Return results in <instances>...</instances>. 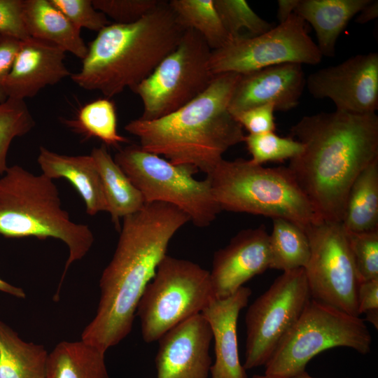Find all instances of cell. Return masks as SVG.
<instances>
[{
  "mask_svg": "<svg viewBox=\"0 0 378 378\" xmlns=\"http://www.w3.org/2000/svg\"><path fill=\"white\" fill-rule=\"evenodd\" d=\"M48 354L0 320V378H45Z\"/></svg>",
  "mask_w": 378,
  "mask_h": 378,
  "instance_id": "obj_25",
  "label": "cell"
},
{
  "mask_svg": "<svg viewBox=\"0 0 378 378\" xmlns=\"http://www.w3.org/2000/svg\"><path fill=\"white\" fill-rule=\"evenodd\" d=\"M0 234L15 238L52 237L67 246L69 256L55 295L57 298L69 267L88 253L94 240L87 225L73 222L62 208L52 179L18 165L8 167L0 178Z\"/></svg>",
  "mask_w": 378,
  "mask_h": 378,
  "instance_id": "obj_5",
  "label": "cell"
},
{
  "mask_svg": "<svg viewBox=\"0 0 378 378\" xmlns=\"http://www.w3.org/2000/svg\"><path fill=\"white\" fill-rule=\"evenodd\" d=\"M370 0H299L295 13L314 28L322 56L335 55L337 39Z\"/></svg>",
  "mask_w": 378,
  "mask_h": 378,
  "instance_id": "obj_22",
  "label": "cell"
},
{
  "mask_svg": "<svg viewBox=\"0 0 378 378\" xmlns=\"http://www.w3.org/2000/svg\"><path fill=\"white\" fill-rule=\"evenodd\" d=\"M239 77L236 73L216 75L186 105L155 120H131L125 130L139 138L144 150L206 174L225 151L244 141L243 127L229 111Z\"/></svg>",
  "mask_w": 378,
  "mask_h": 378,
  "instance_id": "obj_3",
  "label": "cell"
},
{
  "mask_svg": "<svg viewBox=\"0 0 378 378\" xmlns=\"http://www.w3.org/2000/svg\"><path fill=\"white\" fill-rule=\"evenodd\" d=\"M220 19L230 36H239L241 31L248 36L262 34L273 27L260 18L245 0H214Z\"/></svg>",
  "mask_w": 378,
  "mask_h": 378,
  "instance_id": "obj_31",
  "label": "cell"
},
{
  "mask_svg": "<svg viewBox=\"0 0 378 378\" xmlns=\"http://www.w3.org/2000/svg\"><path fill=\"white\" fill-rule=\"evenodd\" d=\"M304 269L284 272L257 298L245 316L244 368L265 365L311 300Z\"/></svg>",
  "mask_w": 378,
  "mask_h": 378,
  "instance_id": "obj_11",
  "label": "cell"
},
{
  "mask_svg": "<svg viewBox=\"0 0 378 378\" xmlns=\"http://www.w3.org/2000/svg\"><path fill=\"white\" fill-rule=\"evenodd\" d=\"M288 378H315L311 377L306 371H303L298 374L288 377Z\"/></svg>",
  "mask_w": 378,
  "mask_h": 378,
  "instance_id": "obj_43",
  "label": "cell"
},
{
  "mask_svg": "<svg viewBox=\"0 0 378 378\" xmlns=\"http://www.w3.org/2000/svg\"><path fill=\"white\" fill-rule=\"evenodd\" d=\"M244 142L251 155V161L261 165L268 162L290 160L303 150V145L298 141L278 136L274 132L248 134L245 136Z\"/></svg>",
  "mask_w": 378,
  "mask_h": 378,
  "instance_id": "obj_32",
  "label": "cell"
},
{
  "mask_svg": "<svg viewBox=\"0 0 378 378\" xmlns=\"http://www.w3.org/2000/svg\"><path fill=\"white\" fill-rule=\"evenodd\" d=\"M299 0H279L277 1V18L279 23L285 22L295 13Z\"/></svg>",
  "mask_w": 378,
  "mask_h": 378,
  "instance_id": "obj_41",
  "label": "cell"
},
{
  "mask_svg": "<svg viewBox=\"0 0 378 378\" xmlns=\"http://www.w3.org/2000/svg\"><path fill=\"white\" fill-rule=\"evenodd\" d=\"M345 232L360 283L378 279V230Z\"/></svg>",
  "mask_w": 378,
  "mask_h": 378,
  "instance_id": "obj_33",
  "label": "cell"
},
{
  "mask_svg": "<svg viewBox=\"0 0 378 378\" xmlns=\"http://www.w3.org/2000/svg\"><path fill=\"white\" fill-rule=\"evenodd\" d=\"M270 268L288 272L304 268L310 256V245L305 230L281 218H272L269 234Z\"/></svg>",
  "mask_w": 378,
  "mask_h": 378,
  "instance_id": "obj_27",
  "label": "cell"
},
{
  "mask_svg": "<svg viewBox=\"0 0 378 378\" xmlns=\"http://www.w3.org/2000/svg\"><path fill=\"white\" fill-rule=\"evenodd\" d=\"M37 162L47 177L52 180L64 178L73 184L84 200L89 215L108 212L101 177L91 155H66L41 146Z\"/></svg>",
  "mask_w": 378,
  "mask_h": 378,
  "instance_id": "obj_20",
  "label": "cell"
},
{
  "mask_svg": "<svg viewBox=\"0 0 378 378\" xmlns=\"http://www.w3.org/2000/svg\"><path fill=\"white\" fill-rule=\"evenodd\" d=\"M23 17L30 37L52 43L82 60L88 48L76 27L50 0H24Z\"/></svg>",
  "mask_w": 378,
  "mask_h": 378,
  "instance_id": "obj_21",
  "label": "cell"
},
{
  "mask_svg": "<svg viewBox=\"0 0 378 378\" xmlns=\"http://www.w3.org/2000/svg\"><path fill=\"white\" fill-rule=\"evenodd\" d=\"M305 87L316 99H330L336 110L375 113L378 108V53L358 54L320 69L306 78Z\"/></svg>",
  "mask_w": 378,
  "mask_h": 378,
  "instance_id": "obj_14",
  "label": "cell"
},
{
  "mask_svg": "<svg viewBox=\"0 0 378 378\" xmlns=\"http://www.w3.org/2000/svg\"><path fill=\"white\" fill-rule=\"evenodd\" d=\"M251 293L249 288L242 286L227 298H214L201 312L209 323L214 339L211 378H247L239 358L237 324Z\"/></svg>",
  "mask_w": 378,
  "mask_h": 378,
  "instance_id": "obj_19",
  "label": "cell"
},
{
  "mask_svg": "<svg viewBox=\"0 0 378 378\" xmlns=\"http://www.w3.org/2000/svg\"><path fill=\"white\" fill-rule=\"evenodd\" d=\"M371 345L363 319L311 299L265 364V375L288 378L305 371L308 362L325 350L344 346L365 355Z\"/></svg>",
  "mask_w": 378,
  "mask_h": 378,
  "instance_id": "obj_7",
  "label": "cell"
},
{
  "mask_svg": "<svg viewBox=\"0 0 378 378\" xmlns=\"http://www.w3.org/2000/svg\"><path fill=\"white\" fill-rule=\"evenodd\" d=\"M214 298L209 271L166 255L136 307L144 340L158 341L173 327L200 314Z\"/></svg>",
  "mask_w": 378,
  "mask_h": 378,
  "instance_id": "obj_9",
  "label": "cell"
},
{
  "mask_svg": "<svg viewBox=\"0 0 378 378\" xmlns=\"http://www.w3.org/2000/svg\"><path fill=\"white\" fill-rule=\"evenodd\" d=\"M0 291L9 294L18 298L24 299L26 293L24 290L18 286H13L0 278Z\"/></svg>",
  "mask_w": 378,
  "mask_h": 378,
  "instance_id": "obj_42",
  "label": "cell"
},
{
  "mask_svg": "<svg viewBox=\"0 0 378 378\" xmlns=\"http://www.w3.org/2000/svg\"><path fill=\"white\" fill-rule=\"evenodd\" d=\"M24 0H0V35L24 41L30 38L23 17Z\"/></svg>",
  "mask_w": 378,
  "mask_h": 378,
  "instance_id": "obj_36",
  "label": "cell"
},
{
  "mask_svg": "<svg viewBox=\"0 0 378 378\" xmlns=\"http://www.w3.org/2000/svg\"><path fill=\"white\" fill-rule=\"evenodd\" d=\"M355 22L359 24H365L378 16V1H371L356 15Z\"/></svg>",
  "mask_w": 378,
  "mask_h": 378,
  "instance_id": "obj_40",
  "label": "cell"
},
{
  "mask_svg": "<svg viewBox=\"0 0 378 378\" xmlns=\"http://www.w3.org/2000/svg\"><path fill=\"white\" fill-rule=\"evenodd\" d=\"M274 111V106L267 104L241 111L232 115L249 134H258L275 131Z\"/></svg>",
  "mask_w": 378,
  "mask_h": 378,
  "instance_id": "obj_37",
  "label": "cell"
},
{
  "mask_svg": "<svg viewBox=\"0 0 378 378\" xmlns=\"http://www.w3.org/2000/svg\"><path fill=\"white\" fill-rule=\"evenodd\" d=\"M34 125L24 100L8 97L0 103V175L8 167L6 158L12 141L27 134Z\"/></svg>",
  "mask_w": 378,
  "mask_h": 378,
  "instance_id": "obj_30",
  "label": "cell"
},
{
  "mask_svg": "<svg viewBox=\"0 0 378 378\" xmlns=\"http://www.w3.org/2000/svg\"><path fill=\"white\" fill-rule=\"evenodd\" d=\"M116 248L100 280L95 316L81 340L106 353L131 332L138 302L176 232L190 221L176 206L146 203L123 218Z\"/></svg>",
  "mask_w": 378,
  "mask_h": 378,
  "instance_id": "obj_1",
  "label": "cell"
},
{
  "mask_svg": "<svg viewBox=\"0 0 378 378\" xmlns=\"http://www.w3.org/2000/svg\"><path fill=\"white\" fill-rule=\"evenodd\" d=\"M211 327L200 313L173 327L158 340L157 378H208Z\"/></svg>",
  "mask_w": 378,
  "mask_h": 378,
  "instance_id": "obj_15",
  "label": "cell"
},
{
  "mask_svg": "<svg viewBox=\"0 0 378 378\" xmlns=\"http://www.w3.org/2000/svg\"><path fill=\"white\" fill-rule=\"evenodd\" d=\"M302 65L285 63L240 75L229 111L232 115L255 106L271 104L275 111L297 106L305 88Z\"/></svg>",
  "mask_w": 378,
  "mask_h": 378,
  "instance_id": "obj_17",
  "label": "cell"
},
{
  "mask_svg": "<svg viewBox=\"0 0 378 378\" xmlns=\"http://www.w3.org/2000/svg\"><path fill=\"white\" fill-rule=\"evenodd\" d=\"M206 178L220 210L281 218L304 229L322 220L287 167L223 158Z\"/></svg>",
  "mask_w": 378,
  "mask_h": 378,
  "instance_id": "obj_6",
  "label": "cell"
},
{
  "mask_svg": "<svg viewBox=\"0 0 378 378\" xmlns=\"http://www.w3.org/2000/svg\"><path fill=\"white\" fill-rule=\"evenodd\" d=\"M304 230L310 256L304 269L312 299L359 317L360 281L342 223L322 220Z\"/></svg>",
  "mask_w": 378,
  "mask_h": 378,
  "instance_id": "obj_13",
  "label": "cell"
},
{
  "mask_svg": "<svg viewBox=\"0 0 378 378\" xmlns=\"http://www.w3.org/2000/svg\"><path fill=\"white\" fill-rule=\"evenodd\" d=\"M322 57L307 31L305 22L293 13L262 34L241 35L211 50L209 69L214 76L225 73L242 75L285 63L316 65Z\"/></svg>",
  "mask_w": 378,
  "mask_h": 378,
  "instance_id": "obj_12",
  "label": "cell"
},
{
  "mask_svg": "<svg viewBox=\"0 0 378 378\" xmlns=\"http://www.w3.org/2000/svg\"><path fill=\"white\" fill-rule=\"evenodd\" d=\"M90 155L95 161L101 177L108 212L118 228L120 218L140 210L146 204L144 199L104 145L94 148Z\"/></svg>",
  "mask_w": 378,
  "mask_h": 378,
  "instance_id": "obj_23",
  "label": "cell"
},
{
  "mask_svg": "<svg viewBox=\"0 0 378 378\" xmlns=\"http://www.w3.org/2000/svg\"><path fill=\"white\" fill-rule=\"evenodd\" d=\"M21 41L15 38L0 35V103L8 98L5 93L6 80L12 68Z\"/></svg>",
  "mask_w": 378,
  "mask_h": 378,
  "instance_id": "obj_39",
  "label": "cell"
},
{
  "mask_svg": "<svg viewBox=\"0 0 378 378\" xmlns=\"http://www.w3.org/2000/svg\"><path fill=\"white\" fill-rule=\"evenodd\" d=\"M78 29L99 31L110 24L107 17L96 10L92 0H50Z\"/></svg>",
  "mask_w": 378,
  "mask_h": 378,
  "instance_id": "obj_35",
  "label": "cell"
},
{
  "mask_svg": "<svg viewBox=\"0 0 378 378\" xmlns=\"http://www.w3.org/2000/svg\"><path fill=\"white\" fill-rule=\"evenodd\" d=\"M270 265L269 234L265 226L240 231L214 255L209 273L216 298L232 295Z\"/></svg>",
  "mask_w": 378,
  "mask_h": 378,
  "instance_id": "obj_16",
  "label": "cell"
},
{
  "mask_svg": "<svg viewBox=\"0 0 378 378\" xmlns=\"http://www.w3.org/2000/svg\"><path fill=\"white\" fill-rule=\"evenodd\" d=\"M186 29L168 2L130 24H110L90 43L86 57L71 80L107 98L131 90L146 78L179 44Z\"/></svg>",
  "mask_w": 378,
  "mask_h": 378,
  "instance_id": "obj_4",
  "label": "cell"
},
{
  "mask_svg": "<svg viewBox=\"0 0 378 378\" xmlns=\"http://www.w3.org/2000/svg\"><path fill=\"white\" fill-rule=\"evenodd\" d=\"M359 316L365 314V321L378 329V279L361 282L358 290Z\"/></svg>",
  "mask_w": 378,
  "mask_h": 378,
  "instance_id": "obj_38",
  "label": "cell"
},
{
  "mask_svg": "<svg viewBox=\"0 0 378 378\" xmlns=\"http://www.w3.org/2000/svg\"><path fill=\"white\" fill-rule=\"evenodd\" d=\"M342 225L346 231L353 232L378 230V158L351 185Z\"/></svg>",
  "mask_w": 378,
  "mask_h": 378,
  "instance_id": "obj_26",
  "label": "cell"
},
{
  "mask_svg": "<svg viewBox=\"0 0 378 378\" xmlns=\"http://www.w3.org/2000/svg\"><path fill=\"white\" fill-rule=\"evenodd\" d=\"M252 378H255L254 376Z\"/></svg>",
  "mask_w": 378,
  "mask_h": 378,
  "instance_id": "obj_45",
  "label": "cell"
},
{
  "mask_svg": "<svg viewBox=\"0 0 378 378\" xmlns=\"http://www.w3.org/2000/svg\"><path fill=\"white\" fill-rule=\"evenodd\" d=\"M104 355L82 340L61 342L48 354L45 378H110Z\"/></svg>",
  "mask_w": 378,
  "mask_h": 378,
  "instance_id": "obj_24",
  "label": "cell"
},
{
  "mask_svg": "<svg viewBox=\"0 0 378 378\" xmlns=\"http://www.w3.org/2000/svg\"><path fill=\"white\" fill-rule=\"evenodd\" d=\"M254 377L255 378H269V377H266L265 374L264 375L255 374V375H254Z\"/></svg>",
  "mask_w": 378,
  "mask_h": 378,
  "instance_id": "obj_44",
  "label": "cell"
},
{
  "mask_svg": "<svg viewBox=\"0 0 378 378\" xmlns=\"http://www.w3.org/2000/svg\"><path fill=\"white\" fill-rule=\"evenodd\" d=\"M113 159L140 191L145 203L174 205L198 227L209 226L221 211L208 180L194 178L199 170L193 166L172 164L136 144L119 149Z\"/></svg>",
  "mask_w": 378,
  "mask_h": 378,
  "instance_id": "obj_8",
  "label": "cell"
},
{
  "mask_svg": "<svg viewBox=\"0 0 378 378\" xmlns=\"http://www.w3.org/2000/svg\"><path fill=\"white\" fill-rule=\"evenodd\" d=\"M290 135L303 150L288 169L322 220L342 223L351 185L378 158V116L321 112L302 117Z\"/></svg>",
  "mask_w": 378,
  "mask_h": 378,
  "instance_id": "obj_2",
  "label": "cell"
},
{
  "mask_svg": "<svg viewBox=\"0 0 378 378\" xmlns=\"http://www.w3.org/2000/svg\"><path fill=\"white\" fill-rule=\"evenodd\" d=\"M67 125L87 137H95L106 145L117 147L129 140L118 134L115 105L108 98L99 99L82 106Z\"/></svg>",
  "mask_w": 378,
  "mask_h": 378,
  "instance_id": "obj_29",
  "label": "cell"
},
{
  "mask_svg": "<svg viewBox=\"0 0 378 378\" xmlns=\"http://www.w3.org/2000/svg\"><path fill=\"white\" fill-rule=\"evenodd\" d=\"M65 57L66 52L52 43L31 37L21 41L5 83L7 98H31L45 87L71 76Z\"/></svg>",
  "mask_w": 378,
  "mask_h": 378,
  "instance_id": "obj_18",
  "label": "cell"
},
{
  "mask_svg": "<svg viewBox=\"0 0 378 378\" xmlns=\"http://www.w3.org/2000/svg\"><path fill=\"white\" fill-rule=\"evenodd\" d=\"M211 52L199 33L186 29L178 46L132 90L142 102L143 113L139 118H162L202 94L215 76L209 69Z\"/></svg>",
  "mask_w": 378,
  "mask_h": 378,
  "instance_id": "obj_10",
  "label": "cell"
},
{
  "mask_svg": "<svg viewBox=\"0 0 378 378\" xmlns=\"http://www.w3.org/2000/svg\"><path fill=\"white\" fill-rule=\"evenodd\" d=\"M177 22L199 33L211 50L219 49L232 38L225 29L214 0H172L168 2Z\"/></svg>",
  "mask_w": 378,
  "mask_h": 378,
  "instance_id": "obj_28",
  "label": "cell"
},
{
  "mask_svg": "<svg viewBox=\"0 0 378 378\" xmlns=\"http://www.w3.org/2000/svg\"><path fill=\"white\" fill-rule=\"evenodd\" d=\"M160 0H92L94 8L117 24L135 22L153 10Z\"/></svg>",
  "mask_w": 378,
  "mask_h": 378,
  "instance_id": "obj_34",
  "label": "cell"
}]
</instances>
